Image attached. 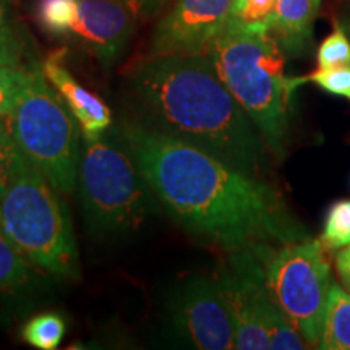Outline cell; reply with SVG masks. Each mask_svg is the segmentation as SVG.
Segmentation results:
<instances>
[{"label":"cell","mask_w":350,"mask_h":350,"mask_svg":"<svg viewBox=\"0 0 350 350\" xmlns=\"http://www.w3.org/2000/svg\"><path fill=\"white\" fill-rule=\"evenodd\" d=\"M116 129L161 206L188 234L262 260L281 245L312 239L265 178L138 120L122 119Z\"/></svg>","instance_id":"obj_1"},{"label":"cell","mask_w":350,"mask_h":350,"mask_svg":"<svg viewBox=\"0 0 350 350\" xmlns=\"http://www.w3.org/2000/svg\"><path fill=\"white\" fill-rule=\"evenodd\" d=\"M138 122L265 178L271 152L255 122L219 78L206 52L151 55L133 70Z\"/></svg>","instance_id":"obj_2"},{"label":"cell","mask_w":350,"mask_h":350,"mask_svg":"<svg viewBox=\"0 0 350 350\" xmlns=\"http://www.w3.org/2000/svg\"><path fill=\"white\" fill-rule=\"evenodd\" d=\"M219 78L255 122L275 157H284L291 98L299 78L286 75L281 46L265 25L229 20L204 51Z\"/></svg>","instance_id":"obj_3"},{"label":"cell","mask_w":350,"mask_h":350,"mask_svg":"<svg viewBox=\"0 0 350 350\" xmlns=\"http://www.w3.org/2000/svg\"><path fill=\"white\" fill-rule=\"evenodd\" d=\"M77 188L88 230L99 239L137 234L159 203L117 129L81 137Z\"/></svg>","instance_id":"obj_4"},{"label":"cell","mask_w":350,"mask_h":350,"mask_svg":"<svg viewBox=\"0 0 350 350\" xmlns=\"http://www.w3.org/2000/svg\"><path fill=\"white\" fill-rule=\"evenodd\" d=\"M60 191L28 159L0 198V229L36 268L75 279L78 247Z\"/></svg>","instance_id":"obj_5"},{"label":"cell","mask_w":350,"mask_h":350,"mask_svg":"<svg viewBox=\"0 0 350 350\" xmlns=\"http://www.w3.org/2000/svg\"><path fill=\"white\" fill-rule=\"evenodd\" d=\"M16 146L62 195L73 193L81 157V130L44 77L41 64L29 75L5 119Z\"/></svg>","instance_id":"obj_6"},{"label":"cell","mask_w":350,"mask_h":350,"mask_svg":"<svg viewBox=\"0 0 350 350\" xmlns=\"http://www.w3.org/2000/svg\"><path fill=\"white\" fill-rule=\"evenodd\" d=\"M321 240L281 245L262 260L271 297L291 319L308 347L321 339L323 314L331 288V266Z\"/></svg>","instance_id":"obj_7"},{"label":"cell","mask_w":350,"mask_h":350,"mask_svg":"<svg viewBox=\"0 0 350 350\" xmlns=\"http://www.w3.org/2000/svg\"><path fill=\"white\" fill-rule=\"evenodd\" d=\"M137 13L119 0H39L38 23L44 31L70 39L112 67L135 31Z\"/></svg>","instance_id":"obj_8"},{"label":"cell","mask_w":350,"mask_h":350,"mask_svg":"<svg viewBox=\"0 0 350 350\" xmlns=\"http://www.w3.org/2000/svg\"><path fill=\"white\" fill-rule=\"evenodd\" d=\"M169 329L187 347L235 349L234 325L216 278L190 275L177 284L165 305Z\"/></svg>","instance_id":"obj_9"},{"label":"cell","mask_w":350,"mask_h":350,"mask_svg":"<svg viewBox=\"0 0 350 350\" xmlns=\"http://www.w3.org/2000/svg\"><path fill=\"white\" fill-rule=\"evenodd\" d=\"M216 279L234 325L235 349H271L262 321L274 300L266 287L262 258L256 253H232L229 268Z\"/></svg>","instance_id":"obj_10"},{"label":"cell","mask_w":350,"mask_h":350,"mask_svg":"<svg viewBox=\"0 0 350 350\" xmlns=\"http://www.w3.org/2000/svg\"><path fill=\"white\" fill-rule=\"evenodd\" d=\"M234 13V0H177L154 29L151 55L204 52Z\"/></svg>","instance_id":"obj_11"},{"label":"cell","mask_w":350,"mask_h":350,"mask_svg":"<svg viewBox=\"0 0 350 350\" xmlns=\"http://www.w3.org/2000/svg\"><path fill=\"white\" fill-rule=\"evenodd\" d=\"M62 55L64 52L59 51L44 60L41 64L44 77L75 117L83 138H94L106 133L112 125L111 109L98 94L91 93L75 80V77L65 68Z\"/></svg>","instance_id":"obj_12"},{"label":"cell","mask_w":350,"mask_h":350,"mask_svg":"<svg viewBox=\"0 0 350 350\" xmlns=\"http://www.w3.org/2000/svg\"><path fill=\"white\" fill-rule=\"evenodd\" d=\"M319 3L321 0H275L268 29L281 49L301 54L312 44Z\"/></svg>","instance_id":"obj_13"},{"label":"cell","mask_w":350,"mask_h":350,"mask_svg":"<svg viewBox=\"0 0 350 350\" xmlns=\"http://www.w3.org/2000/svg\"><path fill=\"white\" fill-rule=\"evenodd\" d=\"M44 274L46 273L36 268L0 229V297L34 291L41 284Z\"/></svg>","instance_id":"obj_14"},{"label":"cell","mask_w":350,"mask_h":350,"mask_svg":"<svg viewBox=\"0 0 350 350\" xmlns=\"http://www.w3.org/2000/svg\"><path fill=\"white\" fill-rule=\"evenodd\" d=\"M0 64L12 67L36 64L31 55V39L16 13L15 0H0Z\"/></svg>","instance_id":"obj_15"},{"label":"cell","mask_w":350,"mask_h":350,"mask_svg":"<svg viewBox=\"0 0 350 350\" xmlns=\"http://www.w3.org/2000/svg\"><path fill=\"white\" fill-rule=\"evenodd\" d=\"M321 350H350V292L332 284L323 314Z\"/></svg>","instance_id":"obj_16"},{"label":"cell","mask_w":350,"mask_h":350,"mask_svg":"<svg viewBox=\"0 0 350 350\" xmlns=\"http://www.w3.org/2000/svg\"><path fill=\"white\" fill-rule=\"evenodd\" d=\"M65 331L64 318L55 313H42L26 323L21 338L26 344L39 350H54L62 344Z\"/></svg>","instance_id":"obj_17"},{"label":"cell","mask_w":350,"mask_h":350,"mask_svg":"<svg viewBox=\"0 0 350 350\" xmlns=\"http://www.w3.org/2000/svg\"><path fill=\"white\" fill-rule=\"evenodd\" d=\"M321 242L327 250H340L350 245V200L336 201L325 219Z\"/></svg>","instance_id":"obj_18"},{"label":"cell","mask_w":350,"mask_h":350,"mask_svg":"<svg viewBox=\"0 0 350 350\" xmlns=\"http://www.w3.org/2000/svg\"><path fill=\"white\" fill-rule=\"evenodd\" d=\"M317 64L318 68H336L350 65V38L340 25L319 44Z\"/></svg>","instance_id":"obj_19"},{"label":"cell","mask_w":350,"mask_h":350,"mask_svg":"<svg viewBox=\"0 0 350 350\" xmlns=\"http://www.w3.org/2000/svg\"><path fill=\"white\" fill-rule=\"evenodd\" d=\"M29 67H12V65L0 64V119H7L8 113L15 107L28 80Z\"/></svg>","instance_id":"obj_20"},{"label":"cell","mask_w":350,"mask_h":350,"mask_svg":"<svg viewBox=\"0 0 350 350\" xmlns=\"http://www.w3.org/2000/svg\"><path fill=\"white\" fill-rule=\"evenodd\" d=\"M25 156L16 146L5 119H0V198L7 191Z\"/></svg>","instance_id":"obj_21"},{"label":"cell","mask_w":350,"mask_h":350,"mask_svg":"<svg viewBox=\"0 0 350 350\" xmlns=\"http://www.w3.org/2000/svg\"><path fill=\"white\" fill-rule=\"evenodd\" d=\"M312 81L326 93L350 100V65L336 68H317L312 75L299 78V83Z\"/></svg>","instance_id":"obj_22"},{"label":"cell","mask_w":350,"mask_h":350,"mask_svg":"<svg viewBox=\"0 0 350 350\" xmlns=\"http://www.w3.org/2000/svg\"><path fill=\"white\" fill-rule=\"evenodd\" d=\"M275 0H239L234 5L232 16L245 25L268 26Z\"/></svg>","instance_id":"obj_23"},{"label":"cell","mask_w":350,"mask_h":350,"mask_svg":"<svg viewBox=\"0 0 350 350\" xmlns=\"http://www.w3.org/2000/svg\"><path fill=\"white\" fill-rule=\"evenodd\" d=\"M336 269L344 288L350 292V245L340 248V252L336 256Z\"/></svg>","instance_id":"obj_24"},{"label":"cell","mask_w":350,"mask_h":350,"mask_svg":"<svg viewBox=\"0 0 350 350\" xmlns=\"http://www.w3.org/2000/svg\"><path fill=\"white\" fill-rule=\"evenodd\" d=\"M119 2L129 5L137 15H148L154 12L164 0H119Z\"/></svg>","instance_id":"obj_25"},{"label":"cell","mask_w":350,"mask_h":350,"mask_svg":"<svg viewBox=\"0 0 350 350\" xmlns=\"http://www.w3.org/2000/svg\"><path fill=\"white\" fill-rule=\"evenodd\" d=\"M344 28V31L349 34V38H350V15H347L344 18V21H342V25H340Z\"/></svg>","instance_id":"obj_26"},{"label":"cell","mask_w":350,"mask_h":350,"mask_svg":"<svg viewBox=\"0 0 350 350\" xmlns=\"http://www.w3.org/2000/svg\"><path fill=\"white\" fill-rule=\"evenodd\" d=\"M239 2V0H234V5H235V3H237Z\"/></svg>","instance_id":"obj_27"}]
</instances>
